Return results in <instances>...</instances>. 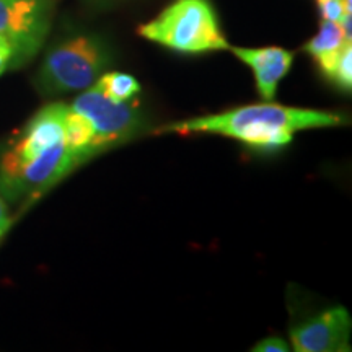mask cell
<instances>
[{
	"mask_svg": "<svg viewBox=\"0 0 352 352\" xmlns=\"http://www.w3.org/2000/svg\"><path fill=\"white\" fill-rule=\"evenodd\" d=\"M316 3H318V10L321 16H323V20L340 23V20L346 13H351L347 12L344 0H316Z\"/></svg>",
	"mask_w": 352,
	"mask_h": 352,
	"instance_id": "4fadbf2b",
	"label": "cell"
},
{
	"mask_svg": "<svg viewBox=\"0 0 352 352\" xmlns=\"http://www.w3.org/2000/svg\"><path fill=\"white\" fill-rule=\"evenodd\" d=\"M328 80H331L334 85H338L341 90L351 91L352 88V44L347 43L342 47L336 60H334L328 72L324 74Z\"/></svg>",
	"mask_w": 352,
	"mask_h": 352,
	"instance_id": "7c38bea8",
	"label": "cell"
},
{
	"mask_svg": "<svg viewBox=\"0 0 352 352\" xmlns=\"http://www.w3.org/2000/svg\"><path fill=\"white\" fill-rule=\"evenodd\" d=\"M253 351L254 352H287L289 346L287 342L280 340V338L271 336V338H266V340L259 341L258 344H254Z\"/></svg>",
	"mask_w": 352,
	"mask_h": 352,
	"instance_id": "5bb4252c",
	"label": "cell"
},
{
	"mask_svg": "<svg viewBox=\"0 0 352 352\" xmlns=\"http://www.w3.org/2000/svg\"><path fill=\"white\" fill-rule=\"evenodd\" d=\"M70 108L91 126L95 155L132 139L144 126L142 113L134 98L116 101L104 95L96 83L83 90Z\"/></svg>",
	"mask_w": 352,
	"mask_h": 352,
	"instance_id": "277c9868",
	"label": "cell"
},
{
	"mask_svg": "<svg viewBox=\"0 0 352 352\" xmlns=\"http://www.w3.org/2000/svg\"><path fill=\"white\" fill-rule=\"evenodd\" d=\"M64 139L74 165L78 166L95 157L94 131L82 114L67 107L64 120Z\"/></svg>",
	"mask_w": 352,
	"mask_h": 352,
	"instance_id": "30bf717a",
	"label": "cell"
},
{
	"mask_svg": "<svg viewBox=\"0 0 352 352\" xmlns=\"http://www.w3.org/2000/svg\"><path fill=\"white\" fill-rule=\"evenodd\" d=\"M96 85L104 95L116 101L132 100L140 91L139 82L124 72H104L96 80Z\"/></svg>",
	"mask_w": 352,
	"mask_h": 352,
	"instance_id": "8fae6325",
	"label": "cell"
},
{
	"mask_svg": "<svg viewBox=\"0 0 352 352\" xmlns=\"http://www.w3.org/2000/svg\"><path fill=\"white\" fill-rule=\"evenodd\" d=\"M111 52L95 34H80L59 43L44 57L38 87L47 95L87 90L107 72Z\"/></svg>",
	"mask_w": 352,
	"mask_h": 352,
	"instance_id": "3957f363",
	"label": "cell"
},
{
	"mask_svg": "<svg viewBox=\"0 0 352 352\" xmlns=\"http://www.w3.org/2000/svg\"><path fill=\"white\" fill-rule=\"evenodd\" d=\"M351 315L346 308L334 307L290 329V341L297 352L349 351Z\"/></svg>",
	"mask_w": 352,
	"mask_h": 352,
	"instance_id": "52a82bcc",
	"label": "cell"
},
{
	"mask_svg": "<svg viewBox=\"0 0 352 352\" xmlns=\"http://www.w3.org/2000/svg\"><path fill=\"white\" fill-rule=\"evenodd\" d=\"M10 226H12V219H10V215H8L7 204H6V201H3V197L0 196V239L6 235L8 228H10Z\"/></svg>",
	"mask_w": 352,
	"mask_h": 352,
	"instance_id": "9a60e30c",
	"label": "cell"
},
{
	"mask_svg": "<svg viewBox=\"0 0 352 352\" xmlns=\"http://www.w3.org/2000/svg\"><path fill=\"white\" fill-rule=\"evenodd\" d=\"M341 122L342 118L340 114L264 101L219 114L171 122L160 127L157 134H217L240 140L256 151H277L292 142L294 134L298 131L334 127Z\"/></svg>",
	"mask_w": 352,
	"mask_h": 352,
	"instance_id": "6da1fadb",
	"label": "cell"
},
{
	"mask_svg": "<svg viewBox=\"0 0 352 352\" xmlns=\"http://www.w3.org/2000/svg\"><path fill=\"white\" fill-rule=\"evenodd\" d=\"M241 63L253 70L256 90L264 101H272L276 96L277 85L287 76L294 63V52L279 46L266 47H233L230 46Z\"/></svg>",
	"mask_w": 352,
	"mask_h": 352,
	"instance_id": "ba28073f",
	"label": "cell"
},
{
	"mask_svg": "<svg viewBox=\"0 0 352 352\" xmlns=\"http://www.w3.org/2000/svg\"><path fill=\"white\" fill-rule=\"evenodd\" d=\"M52 0H0V36L12 47V67L39 51L50 33Z\"/></svg>",
	"mask_w": 352,
	"mask_h": 352,
	"instance_id": "5b68a950",
	"label": "cell"
},
{
	"mask_svg": "<svg viewBox=\"0 0 352 352\" xmlns=\"http://www.w3.org/2000/svg\"><path fill=\"white\" fill-rule=\"evenodd\" d=\"M67 104L51 103L34 114L21 135L0 160V179L36 160L44 152L64 142V120Z\"/></svg>",
	"mask_w": 352,
	"mask_h": 352,
	"instance_id": "8992f818",
	"label": "cell"
},
{
	"mask_svg": "<svg viewBox=\"0 0 352 352\" xmlns=\"http://www.w3.org/2000/svg\"><path fill=\"white\" fill-rule=\"evenodd\" d=\"M347 43L351 41L346 38L340 23L323 20L320 25L318 33L303 46V50L314 57L315 63L318 64L321 74L324 76Z\"/></svg>",
	"mask_w": 352,
	"mask_h": 352,
	"instance_id": "9c48e42d",
	"label": "cell"
},
{
	"mask_svg": "<svg viewBox=\"0 0 352 352\" xmlns=\"http://www.w3.org/2000/svg\"><path fill=\"white\" fill-rule=\"evenodd\" d=\"M138 33L183 54L230 50L210 0H175L155 19L140 25Z\"/></svg>",
	"mask_w": 352,
	"mask_h": 352,
	"instance_id": "7a4b0ae2",
	"label": "cell"
}]
</instances>
